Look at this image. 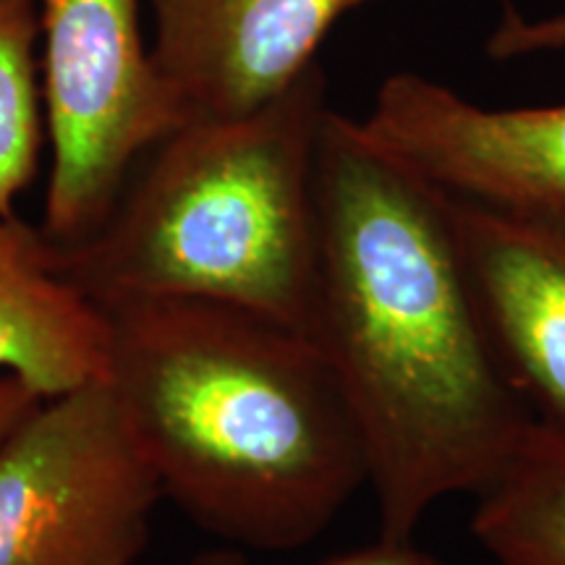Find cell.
Listing matches in <instances>:
<instances>
[{
  "mask_svg": "<svg viewBox=\"0 0 565 565\" xmlns=\"http://www.w3.org/2000/svg\"><path fill=\"white\" fill-rule=\"evenodd\" d=\"M315 212L303 335L362 433L380 540L408 542L437 500L479 494L503 475L534 419L487 341L450 194L328 110Z\"/></svg>",
  "mask_w": 565,
  "mask_h": 565,
  "instance_id": "1",
  "label": "cell"
},
{
  "mask_svg": "<svg viewBox=\"0 0 565 565\" xmlns=\"http://www.w3.org/2000/svg\"><path fill=\"white\" fill-rule=\"evenodd\" d=\"M108 387L162 500L231 547L317 540L366 484L362 433L299 330L215 301L103 307Z\"/></svg>",
  "mask_w": 565,
  "mask_h": 565,
  "instance_id": "2",
  "label": "cell"
},
{
  "mask_svg": "<svg viewBox=\"0 0 565 565\" xmlns=\"http://www.w3.org/2000/svg\"><path fill=\"white\" fill-rule=\"evenodd\" d=\"M328 110L315 66L265 108L189 118L139 160L100 228L79 244L51 242L55 270L97 307L215 301L303 333Z\"/></svg>",
  "mask_w": 565,
  "mask_h": 565,
  "instance_id": "3",
  "label": "cell"
},
{
  "mask_svg": "<svg viewBox=\"0 0 565 565\" xmlns=\"http://www.w3.org/2000/svg\"><path fill=\"white\" fill-rule=\"evenodd\" d=\"M51 139L42 236L68 246L116 207L139 160L189 121L145 42L139 0H34Z\"/></svg>",
  "mask_w": 565,
  "mask_h": 565,
  "instance_id": "4",
  "label": "cell"
},
{
  "mask_svg": "<svg viewBox=\"0 0 565 565\" xmlns=\"http://www.w3.org/2000/svg\"><path fill=\"white\" fill-rule=\"evenodd\" d=\"M162 500L105 383L0 437V565H137Z\"/></svg>",
  "mask_w": 565,
  "mask_h": 565,
  "instance_id": "5",
  "label": "cell"
},
{
  "mask_svg": "<svg viewBox=\"0 0 565 565\" xmlns=\"http://www.w3.org/2000/svg\"><path fill=\"white\" fill-rule=\"evenodd\" d=\"M359 126L445 194L565 215V103L484 108L404 71L387 76Z\"/></svg>",
  "mask_w": 565,
  "mask_h": 565,
  "instance_id": "6",
  "label": "cell"
},
{
  "mask_svg": "<svg viewBox=\"0 0 565 565\" xmlns=\"http://www.w3.org/2000/svg\"><path fill=\"white\" fill-rule=\"evenodd\" d=\"M450 215L500 370L536 424L565 433V215L461 196Z\"/></svg>",
  "mask_w": 565,
  "mask_h": 565,
  "instance_id": "7",
  "label": "cell"
},
{
  "mask_svg": "<svg viewBox=\"0 0 565 565\" xmlns=\"http://www.w3.org/2000/svg\"><path fill=\"white\" fill-rule=\"evenodd\" d=\"M380 0H150L152 55L189 118L265 108L317 66L345 13Z\"/></svg>",
  "mask_w": 565,
  "mask_h": 565,
  "instance_id": "8",
  "label": "cell"
},
{
  "mask_svg": "<svg viewBox=\"0 0 565 565\" xmlns=\"http://www.w3.org/2000/svg\"><path fill=\"white\" fill-rule=\"evenodd\" d=\"M110 324L103 307L55 270L40 228L0 215V377L40 398L103 383Z\"/></svg>",
  "mask_w": 565,
  "mask_h": 565,
  "instance_id": "9",
  "label": "cell"
},
{
  "mask_svg": "<svg viewBox=\"0 0 565 565\" xmlns=\"http://www.w3.org/2000/svg\"><path fill=\"white\" fill-rule=\"evenodd\" d=\"M471 534L498 565H565V433L532 422L503 475L477 494Z\"/></svg>",
  "mask_w": 565,
  "mask_h": 565,
  "instance_id": "10",
  "label": "cell"
},
{
  "mask_svg": "<svg viewBox=\"0 0 565 565\" xmlns=\"http://www.w3.org/2000/svg\"><path fill=\"white\" fill-rule=\"evenodd\" d=\"M40 19L34 0H0V215L38 173L45 116L40 89Z\"/></svg>",
  "mask_w": 565,
  "mask_h": 565,
  "instance_id": "11",
  "label": "cell"
},
{
  "mask_svg": "<svg viewBox=\"0 0 565 565\" xmlns=\"http://www.w3.org/2000/svg\"><path fill=\"white\" fill-rule=\"evenodd\" d=\"M553 51H565V17L521 19L513 9H508L498 30L487 40V53L498 61Z\"/></svg>",
  "mask_w": 565,
  "mask_h": 565,
  "instance_id": "12",
  "label": "cell"
},
{
  "mask_svg": "<svg viewBox=\"0 0 565 565\" xmlns=\"http://www.w3.org/2000/svg\"><path fill=\"white\" fill-rule=\"evenodd\" d=\"M322 565H445L437 561L435 555L424 553V550L414 547V542H393V540H377L370 547L353 550L341 557Z\"/></svg>",
  "mask_w": 565,
  "mask_h": 565,
  "instance_id": "13",
  "label": "cell"
},
{
  "mask_svg": "<svg viewBox=\"0 0 565 565\" xmlns=\"http://www.w3.org/2000/svg\"><path fill=\"white\" fill-rule=\"evenodd\" d=\"M40 401V395L21 385L19 380L0 377V437L17 427Z\"/></svg>",
  "mask_w": 565,
  "mask_h": 565,
  "instance_id": "14",
  "label": "cell"
},
{
  "mask_svg": "<svg viewBox=\"0 0 565 565\" xmlns=\"http://www.w3.org/2000/svg\"><path fill=\"white\" fill-rule=\"evenodd\" d=\"M189 565H246V557L238 547H223L196 555Z\"/></svg>",
  "mask_w": 565,
  "mask_h": 565,
  "instance_id": "15",
  "label": "cell"
}]
</instances>
